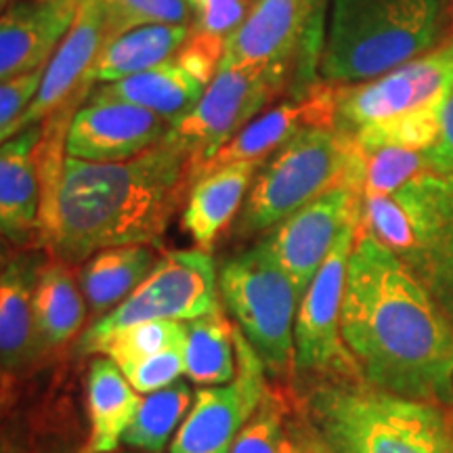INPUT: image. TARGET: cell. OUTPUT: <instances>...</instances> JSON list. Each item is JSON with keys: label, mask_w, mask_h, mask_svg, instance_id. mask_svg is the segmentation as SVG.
<instances>
[{"label": "cell", "mask_w": 453, "mask_h": 453, "mask_svg": "<svg viewBox=\"0 0 453 453\" xmlns=\"http://www.w3.org/2000/svg\"><path fill=\"white\" fill-rule=\"evenodd\" d=\"M403 265L453 324V173L428 174L422 234Z\"/></svg>", "instance_id": "19"}, {"label": "cell", "mask_w": 453, "mask_h": 453, "mask_svg": "<svg viewBox=\"0 0 453 453\" xmlns=\"http://www.w3.org/2000/svg\"><path fill=\"white\" fill-rule=\"evenodd\" d=\"M453 81V50L447 47L395 67L372 81L336 88V127L347 133L390 120L443 97Z\"/></svg>", "instance_id": "11"}, {"label": "cell", "mask_w": 453, "mask_h": 453, "mask_svg": "<svg viewBox=\"0 0 453 453\" xmlns=\"http://www.w3.org/2000/svg\"><path fill=\"white\" fill-rule=\"evenodd\" d=\"M185 347V321H143L99 340L88 353H105L118 367H124L166 349Z\"/></svg>", "instance_id": "30"}, {"label": "cell", "mask_w": 453, "mask_h": 453, "mask_svg": "<svg viewBox=\"0 0 453 453\" xmlns=\"http://www.w3.org/2000/svg\"><path fill=\"white\" fill-rule=\"evenodd\" d=\"M101 4L107 24L105 42L141 26L189 24L194 13L189 0H101Z\"/></svg>", "instance_id": "32"}, {"label": "cell", "mask_w": 453, "mask_h": 453, "mask_svg": "<svg viewBox=\"0 0 453 453\" xmlns=\"http://www.w3.org/2000/svg\"><path fill=\"white\" fill-rule=\"evenodd\" d=\"M445 24V0H332L321 76L357 84L426 55Z\"/></svg>", "instance_id": "3"}, {"label": "cell", "mask_w": 453, "mask_h": 453, "mask_svg": "<svg viewBox=\"0 0 453 453\" xmlns=\"http://www.w3.org/2000/svg\"><path fill=\"white\" fill-rule=\"evenodd\" d=\"M220 296L237 327L257 350L265 370L281 376L294 365V326L303 294L277 263L267 243L226 260L219 275Z\"/></svg>", "instance_id": "6"}, {"label": "cell", "mask_w": 453, "mask_h": 453, "mask_svg": "<svg viewBox=\"0 0 453 453\" xmlns=\"http://www.w3.org/2000/svg\"><path fill=\"white\" fill-rule=\"evenodd\" d=\"M38 269L36 258L19 257L0 271V372L19 370L41 355L32 313Z\"/></svg>", "instance_id": "22"}, {"label": "cell", "mask_w": 453, "mask_h": 453, "mask_svg": "<svg viewBox=\"0 0 453 453\" xmlns=\"http://www.w3.org/2000/svg\"><path fill=\"white\" fill-rule=\"evenodd\" d=\"M4 269V246H3V242H0V271Z\"/></svg>", "instance_id": "42"}, {"label": "cell", "mask_w": 453, "mask_h": 453, "mask_svg": "<svg viewBox=\"0 0 453 453\" xmlns=\"http://www.w3.org/2000/svg\"><path fill=\"white\" fill-rule=\"evenodd\" d=\"M364 156V196H388L424 173H434L428 154L405 147H370Z\"/></svg>", "instance_id": "31"}, {"label": "cell", "mask_w": 453, "mask_h": 453, "mask_svg": "<svg viewBox=\"0 0 453 453\" xmlns=\"http://www.w3.org/2000/svg\"><path fill=\"white\" fill-rule=\"evenodd\" d=\"M260 164L237 162L203 174L191 187L183 211V226L197 248L208 252L220 231L240 212Z\"/></svg>", "instance_id": "21"}, {"label": "cell", "mask_w": 453, "mask_h": 453, "mask_svg": "<svg viewBox=\"0 0 453 453\" xmlns=\"http://www.w3.org/2000/svg\"><path fill=\"white\" fill-rule=\"evenodd\" d=\"M292 59L269 65L219 67L194 110L170 127L166 139L191 156L196 170L229 143L286 84Z\"/></svg>", "instance_id": "7"}, {"label": "cell", "mask_w": 453, "mask_h": 453, "mask_svg": "<svg viewBox=\"0 0 453 453\" xmlns=\"http://www.w3.org/2000/svg\"><path fill=\"white\" fill-rule=\"evenodd\" d=\"M191 399H194V393H191L189 384L180 380L145 395V399H141L137 416L124 433L122 441L130 447H139V449L162 451L179 424L185 420Z\"/></svg>", "instance_id": "28"}, {"label": "cell", "mask_w": 453, "mask_h": 453, "mask_svg": "<svg viewBox=\"0 0 453 453\" xmlns=\"http://www.w3.org/2000/svg\"><path fill=\"white\" fill-rule=\"evenodd\" d=\"M13 3H15V0H0V15H3L4 11H7Z\"/></svg>", "instance_id": "41"}, {"label": "cell", "mask_w": 453, "mask_h": 453, "mask_svg": "<svg viewBox=\"0 0 453 453\" xmlns=\"http://www.w3.org/2000/svg\"><path fill=\"white\" fill-rule=\"evenodd\" d=\"M309 410L332 453H453V426L426 401L373 387H321Z\"/></svg>", "instance_id": "4"}, {"label": "cell", "mask_w": 453, "mask_h": 453, "mask_svg": "<svg viewBox=\"0 0 453 453\" xmlns=\"http://www.w3.org/2000/svg\"><path fill=\"white\" fill-rule=\"evenodd\" d=\"M292 443L283 437L281 411L267 393L254 416L240 430L229 453H290Z\"/></svg>", "instance_id": "33"}, {"label": "cell", "mask_w": 453, "mask_h": 453, "mask_svg": "<svg viewBox=\"0 0 453 453\" xmlns=\"http://www.w3.org/2000/svg\"><path fill=\"white\" fill-rule=\"evenodd\" d=\"M0 453H27L24 441L11 433L9 428L0 430Z\"/></svg>", "instance_id": "39"}, {"label": "cell", "mask_w": 453, "mask_h": 453, "mask_svg": "<svg viewBox=\"0 0 453 453\" xmlns=\"http://www.w3.org/2000/svg\"><path fill=\"white\" fill-rule=\"evenodd\" d=\"M189 4H194V0H189Z\"/></svg>", "instance_id": "44"}, {"label": "cell", "mask_w": 453, "mask_h": 453, "mask_svg": "<svg viewBox=\"0 0 453 453\" xmlns=\"http://www.w3.org/2000/svg\"><path fill=\"white\" fill-rule=\"evenodd\" d=\"M173 124L128 104H84L72 116L65 154L84 162H124L164 141Z\"/></svg>", "instance_id": "14"}, {"label": "cell", "mask_w": 453, "mask_h": 453, "mask_svg": "<svg viewBox=\"0 0 453 453\" xmlns=\"http://www.w3.org/2000/svg\"><path fill=\"white\" fill-rule=\"evenodd\" d=\"M42 128L30 127L0 143V237L36 246L41 179L36 151Z\"/></svg>", "instance_id": "18"}, {"label": "cell", "mask_w": 453, "mask_h": 453, "mask_svg": "<svg viewBox=\"0 0 453 453\" xmlns=\"http://www.w3.org/2000/svg\"><path fill=\"white\" fill-rule=\"evenodd\" d=\"M340 185L364 191V156L353 133L340 127L303 130L257 174L237 219V235L273 229Z\"/></svg>", "instance_id": "5"}, {"label": "cell", "mask_w": 453, "mask_h": 453, "mask_svg": "<svg viewBox=\"0 0 453 453\" xmlns=\"http://www.w3.org/2000/svg\"><path fill=\"white\" fill-rule=\"evenodd\" d=\"M196 30L226 41L243 24L250 0H194Z\"/></svg>", "instance_id": "36"}, {"label": "cell", "mask_w": 453, "mask_h": 453, "mask_svg": "<svg viewBox=\"0 0 453 453\" xmlns=\"http://www.w3.org/2000/svg\"><path fill=\"white\" fill-rule=\"evenodd\" d=\"M234 340L235 378L225 387L197 390L194 405L173 437L170 453H229L240 430L267 396L265 364L237 326Z\"/></svg>", "instance_id": "9"}, {"label": "cell", "mask_w": 453, "mask_h": 453, "mask_svg": "<svg viewBox=\"0 0 453 453\" xmlns=\"http://www.w3.org/2000/svg\"><path fill=\"white\" fill-rule=\"evenodd\" d=\"M336 127V87H315L303 99L288 101L257 116L196 170V180L229 164H263L307 128Z\"/></svg>", "instance_id": "15"}, {"label": "cell", "mask_w": 453, "mask_h": 453, "mask_svg": "<svg viewBox=\"0 0 453 453\" xmlns=\"http://www.w3.org/2000/svg\"><path fill=\"white\" fill-rule=\"evenodd\" d=\"M191 156L164 141L124 162L67 157L59 191L38 219L36 248L78 265L120 246H156L194 187Z\"/></svg>", "instance_id": "2"}, {"label": "cell", "mask_w": 453, "mask_h": 453, "mask_svg": "<svg viewBox=\"0 0 453 453\" xmlns=\"http://www.w3.org/2000/svg\"><path fill=\"white\" fill-rule=\"evenodd\" d=\"M219 307L217 269L203 250L170 252L157 260L147 280L120 307L95 321L81 340V353L88 355L93 344L124 327L143 321H189Z\"/></svg>", "instance_id": "8"}, {"label": "cell", "mask_w": 453, "mask_h": 453, "mask_svg": "<svg viewBox=\"0 0 453 453\" xmlns=\"http://www.w3.org/2000/svg\"><path fill=\"white\" fill-rule=\"evenodd\" d=\"M359 223L344 226L307 292L303 294L294 326V367L304 372H327L357 367L340 332L349 258Z\"/></svg>", "instance_id": "10"}, {"label": "cell", "mask_w": 453, "mask_h": 453, "mask_svg": "<svg viewBox=\"0 0 453 453\" xmlns=\"http://www.w3.org/2000/svg\"><path fill=\"white\" fill-rule=\"evenodd\" d=\"M34 330L41 353L57 349L76 336L87 317V300L64 260L38 269L32 294Z\"/></svg>", "instance_id": "26"}, {"label": "cell", "mask_w": 453, "mask_h": 453, "mask_svg": "<svg viewBox=\"0 0 453 453\" xmlns=\"http://www.w3.org/2000/svg\"><path fill=\"white\" fill-rule=\"evenodd\" d=\"M206 90L177 59L151 67L116 82H104L90 88L84 104H128L157 113L174 124L194 110Z\"/></svg>", "instance_id": "20"}, {"label": "cell", "mask_w": 453, "mask_h": 453, "mask_svg": "<svg viewBox=\"0 0 453 453\" xmlns=\"http://www.w3.org/2000/svg\"><path fill=\"white\" fill-rule=\"evenodd\" d=\"M361 200L364 191L359 187H334L275 225L265 237V243L300 294L307 292L344 226L361 220Z\"/></svg>", "instance_id": "12"}, {"label": "cell", "mask_w": 453, "mask_h": 453, "mask_svg": "<svg viewBox=\"0 0 453 453\" xmlns=\"http://www.w3.org/2000/svg\"><path fill=\"white\" fill-rule=\"evenodd\" d=\"M225 41L212 34L191 32L174 59L185 67L191 76L197 78L202 84H211L212 78L217 76L220 59H223Z\"/></svg>", "instance_id": "35"}, {"label": "cell", "mask_w": 453, "mask_h": 453, "mask_svg": "<svg viewBox=\"0 0 453 453\" xmlns=\"http://www.w3.org/2000/svg\"><path fill=\"white\" fill-rule=\"evenodd\" d=\"M189 34V24L141 26L127 34H120V36L104 44L97 59L84 73V84L90 88L93 84L116 82L166 64L179 53Z\"/></svg>", "instance_id": "23"}, {"label": "cell", "mask_w": 453, "mask_h": 453, "mask_svg": "<svg viewBox=\"0 0 453 453\" xmlns=\"http://www.w3.org/2000/svg\"><path fill=\"white\" fill-rule=\"evenodd\" d=\"M317 4L319 0H254L243 24L225 41L219 67L292 59Z\"/></svg>", "instance_id": "17"}, {"label": "cell", "mask_w": 453, "mask_h": 453, "mask_svg": "<svg viewBox=\"0 0 453 453\" xmlns=\"http://www.w3.org/2000/svg\"><path fill=\"white\" fill-rule=\"evenodd\" d=\"M451 15H453V0H451Z\"/></svg>", "instance_id": "43"}, {"label": "cell", "mask_w": 453, "mask_h": 453, "mask_svg": "<svg viewBox=\"0 0 453 453\" xmlns=\"http://www.w3.org/2000/svg\"><path fill=\"white\" fill-rule=\"evenodd\" d=\"M81 0H15L0 15V82L47 67Z\"/></svg>", "instance_id": "16"}, {"label": "cell", "mask_w": 453, "mask_h": 453, "mask_svg": "<svg viewBox=\"0 0 453 453\" xmlns=\"http://www.w3.org/2000/svg\"><path fill=\"white\" fill-rule=\"evenodd\" d=\"M290 453H332V451L324 445V441L317 437L313 441H304L303 445H294L292 443Z\"/></svg>", "instance_id": "40"}, {"label": "cell", "mask_w": 453, "mask_h": 453, "mask_svg": "<svg viewBox=\"0 0 453 453\" xmlns=\"http://www.w3.org/2000/svg\"><path fill=\"white\" fill-rule=\"evenodd\" d=\"M185 376L200 387H219L235 378L237 357L234 326L223 311L185 321Z\"/></svg>", "instance_id": "27"}, {"label": "cell", "mask_w": 453, "mask_h": 453, "mask_svg": "<svg viewBox=\"0 0 453 453\" xmlns=\"http://www.w3.org/2000/svg\"><path fill=\"white\" fill-rule=\"evenodd\" d=\"M44 67L26 73V76L13 78V81L0 82V143H4L9 128L19 120L21 113L32 104L34 95L41 87Z\"/></svg>", "instance_id": "37"}, {"label": "cell", "mask_w": 453, "mask_h": 453, "mask_svg": "<svg viewBox=\"0 0 453 453\" xmlns=\"http://www.w3.org/2000/svg\"><path fill=\"white\" fill-rule=\"evenodd\" d=\"M87 401L90 434L82 453L116 451L139 411V393L111 359H95L88 370Z\"/></svg>", "instance_id": "25"}, {"label": "cell", "mask_w": 453, "mask_h": 453, "mask_svg": "<svg viewBox=\"0 0 453 453\" xmlns=\"http://www.w3.org/2000/svg\"><path fill=\"white\" fill-rule=\"evenodd\" d=\"M340 332L373 388L426 403L453 401V324L410 269L359 226Z\"/></svg>", "instance_id": "1"}, {"label": "cell", "mask_w": 453, "mask_h": 453, "mask_svg": "<svg viewBox=\"0 0 453 453\" xmlns=\"http://www.w3.org/2000/svg\"><path fill=\"white\" fill-rule=\"evenodd\" d=\"M157 258L154 248L139 246L107 248L84 260L78 286L87 300L90 315L101 317L110 313L127 300L156 269Z\"/></svg>", "instance_id": "24"}, {"label": "cell", "mask_w": 453, "mask_h": 453, "mask_svg": "<svg viewBox=\"0 0 453 453\" xmlns=\"http://www.w3.org/2000/svg\"><path fill=\"white\" fill-rule=\"evenodd\" d=\"M451 50H453V44H451Z\"/></svg>", "instance_id": "45"}, {"label": "cell", "mask_w": 453, "mask_h": 453, "mask_svg": "<svg viewBox=\"0 0 453 453\" xmlns=\"http://www.w3.org/2000/svg\"><path fill=\"white\" fill-rule=\"evenodd\" d=\"M130 387L139 395H150L156 390L166 388L173 382H177L180 373H185L183 347L166 349L162 353L145 357V359L134 361L120 367Z\"/></svg>", "instance_id": "34"}, {"label": "cell", "mask_w": 453, "mask_h": 453, "mask_svg": "<svg viewBox=\"0 0 453 453\" xmlns=\"http://www.w3.org/2000/svg\"><path fill=\"white\" fill-rule=\"evenodd\" d=\"M428 160L433 164V170L437 174H451L453 173V81L447 87L443 97V107H441V128L439 139L430 150H426Z\"/></svg>", "instance_id": "38"}, {"label": "cell", "mask_w": 453, "mask_h": 453, "mask_svg": "<svg viewBox=\"0 0 453 453\" xmlns=\"http://www.w3.org/2000/svg\"><path fill=\"white\" fill-rule=\"evenodd\" d=\"M105 41L107 24L101 0H81L76 19H73L70 32L65 34L64 42L59 44V49L55 50V55L44 67L41 87L34 95L32 104L21 113L19 120L9 128L4 141L44 122L61 107L82 104L90 93V88L84 84V73L97 59Z\"/></svg>", "instance_id": "13"}, {"label": "cell", "mask_w": 453, "mask_h": 453, "mask_svg": "<svg viewBox=\"0 0 453 453\" xmlns=\"http://www.w3.org/2000/svg\"><path fill=\"white\" fill-rule=\"evenodd\" d=\"M443 97L420 107V110L403 113L399 118H390V120L373 122L357 128L353 133L357 147H361V150H370V147H405V150L422 151L430 150L439 139Z\"/></svg>", "instance_id": "29"}]
</instances>
